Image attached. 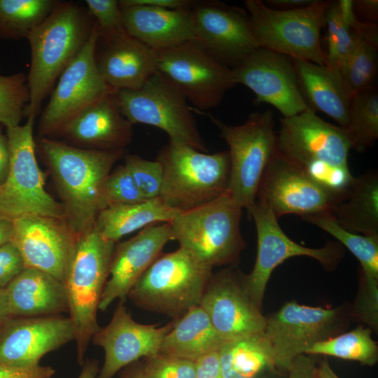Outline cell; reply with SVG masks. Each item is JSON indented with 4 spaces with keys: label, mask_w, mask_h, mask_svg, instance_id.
Wrapping results in <instances>:
<instances>
[{
    "label": "cell",
    "mask_w": 378,
    "mask_h": 378,
    "mask_svg": "<svg viewBox=\"0 0 378 378\" xmlns=\"http://www.w3.org/2000/svg\"><path fill=\"white\" fill-rule=\"evenodd\" d=\"M352 8L355 16L367 20L368 22L375 24L378 20L377 0L352 1Z\"/></svg>",
    "instance_id": "c3c4849f"
},
{
    "label": "cell",
    "mask_w": 378,
    "mask_h": 378,
    "mask_svg": "<svg viewBox=\"0 0 378 378\" xmlns=\"http://www.w3.org/2000/svg\"><path fill=\"white\" fill-rule=\"evenodd\" d=\"M172 240L169 223L143 228L129 240L115 244L107 280L99 304L105 311L115 300H125L146 270Z\"/></svg>",
    "instance_id": "603a6c76"
},
{
    "label": "cell",
    "mask_w": 378,
    "mask_h": 378,
    "mask_svg": "<svg viewBox=\"0 0 378 378\" xmlns=\"http://www.w3.org/2000/svg\"><path fill=\"white\" fill-rule=\"evenodd\" d=\"M327 28L326 64L339 69L354 50L359 39L352 30L340 1H330L325 19Z\"/></svg>",
    "instance_id": "8d00e7d4"
},
{
    "label": "cell",
    "mask_w": 378,
    "mask_h": 378,
    "mask_svg": "<svg viewBox=\"0 0 378 378\" xmlns=\"http://www.w3.org/2000/svg\"><path fill=\"white\" fill-rule=\"evenodd\" d=\"M29 100L27 75L22 72L0 74V126L20 125Z\"/></svg>",
    "instance_id": "f35d334b"
},
{
    "label": "cell",
    "mask_w": 378,
    "mask_h": 378,
    "mask_svg": "<svg viewBox=\"0 0 378 378\" xmlns=\"http://www.w3.org/2000/svg\"><path fill=\"white\" fill-rule=\"evenodd\" d=\"M82 370L78 378H97L99 373V362L96 359L84 360Z\"/></svg>",
    "instance_id": "db71d44e"
},
{
    "label": "cell",
    "mask_w": 378,
    "mask_h": 378,
    "mask_svg": "<svg viewBox=\"0 0 378 378\" xmlns=\"http://www.w3.org/2000/svg\"><path fill=\"white\" fill-rule=\"evenodd\" d=\"M317 365L312 355L301 354L291 363L286 378H316Z\"/></svg>",
    "instance_id": "bcb514c9"
},
{
    "label": "cell",
    "mask_w": 378,
    "mask_h": 378,
    "mask_svg": "<svg viewBox=\"0 0 378 378\" xmlns=\"http://www.w3.org/2000/svg\"><path fill=\"white\" fill-rule=\"evenodd\" d=\"M77 236L64 218L27 216L14 220L11 242L25 267L47 272L64 282Z\"/></svg>",
    "instance_id": "44dd1931"
},
{
    "label": "cell",
    "mask_w": 378,
    "mask_h": 378,
    "mask_svg": "<svg viewBox=\"0 0 378 378\" xmlns=\"http://www.w3.org/2000/svg\"><path fill=\"white\" fill-rule=\"evenodd\" d=\"M223 378H250L265 372L277 373L263 334L225 343L218 350Z\"/></svg>",
    "instance_id": "1f68e13d"
},
{
    "label": "cell",
    "mask_w": 378,
    "mask_h": 378,
    "mask_svg": "<svg viewBox=\"0 0 378 378\" xmlns=\"http://www.w3.org/2000/svg\"><path fill=\"white\" fill-rule=\"evenodd\" d=\"M225 344L204 310L197 305L174 320L164 336L160 354L196 361L218 351Z\"/></svg>",
    "instance_id": "f1b7e54d"
},
{
    "label": "cell",
    "mask_w": 378,
    "mask_h": 378,
    "mask_svg": "<svg viewBox=\"0 0 378 378\" xmlns=\"http://www.w3.org/2000/svg\"><path fill=\"white\" fill-rule=\"evenodd\" d=\"M145 200L124 164L111 172L104 182L102 189L104 209L114 204H134Z\"/></svg>",
    "instance_id": "ab89813d"
},
{
    "label": "cell",
    "mask_w": 378,
    "mask_h": 378,
    "mask_svg": "<svg viewBox=\"0 0 378 378\" xmlns=\"http://www.w3.org/2000/svg\"><path fill=\"white\" fill-rule=\"evenodd\" d=\"M213 267L178 247L161 253L130 290L138 307L174 320L200 304Z\"/></svg>",
    "instance_id": "8992f818"
},
{
    "label": "cell",
    "mask_w": 378,
    "mask_h": 378,
    "mask_svg": "<svg viewBox=\"0 0 378 378\" xmlns=\"http://www.w3.org/2000/svg\"><path fill=\"white\" fill-rule=\"evenodd\" d=\"M39 146L62 199L64 219L78 236L94 226L104 209V182L123 150L78 148L49 138H42Z\"/></svg>",
    "instance_id": "7a4b0ae2"
},
{
    "label": "cell",
    "mask_w": 378,
    "mask_h": 378,
    "mask_svg": "<svg viewBox=\"0 0 378 378\" xmlns=\"http://www.w3.org/2000/svg\"><path fill=\"white\" fill-rule=\"evenodd\" d=\"M242 209L225 193L180 212L169 223L172 240L211 267H236L246 246L240 228Z\"/></svg>",
    "instance_id": "5b68a950"
},
{
    "label": "cell",
    "mask_w": 378,
    "mask_h": 378,
    "mask_svg": "<svg viewBox=\"0 0 378 378\" xmlns=\"http://www.w3.org/2000/svg\"><path fill=\"white\" fill-rule=\"evenodd\" d=\"M120 378H148L140 362H134L124 368Z\"/></svg>",
    "instance_id": "11a10c76"
},
{
    "label": "cell",
    "mask_w": 378,
    "mask_h": 378,
    "mask_svg": "<svg viewBox=\"0 0 378 378\" xmlns=\"http://www.w3.org/2000/svg\"><path fill=\"white\" fill-rule=\"evenodd\" d=\"M195 378H223L218 351L209 354L195 361Z\"/></svg>",
    "instance_id": "7dc6e473"
},
{
    "label": "cell",
    "mask_w": 378,
    "mask_h": 378,
    "mask_svg": "<svg viewBox=\"0 0 378 378\" xmlns=\"http://www.w3.org/2000/svg\"><path fill=\"white\" fill-rule=\"evenodd\" d=\"M71 319L62 315L10 317L0 326V364L30 367L74 340Z\"/></svg>",
    "instance_id": "7402d4cb"
},
{
    "label": "cell",
    "mask_w": 378,
    "mask_h": 378,
    "mask_svg": "<svg viewBox=\"0 0 378 378\" xmlns=\"http://www.w3.org/2000/svg\"><path fill=\"white\" fill-rule=\"evenodd\" d=\"M199 305L225 343L264 333L267 317L246 293L236 267L213 273Z\"/></svg>",
    "instance_id": "e0dca14e"
},
{
    "label": "cell",
    "mask_w": 378,
    "mask_h": 378,
    "mask_svg": "<svg viewBox=\"0 0 378 378\" xmlns=\"http://www.w3.org/2000/svg\"><path fill=\"white\" fill-rule=\"evenodd\" d=\"M35 118L29 116L24 125L6 128L10 162L0 187V213L12 220L27 216L64 218L62 204L45 189L46 175L35 153Z\"/></svg>",
    "instance_id": "30bf717a"
},
{
    "label": "cell",
    "mask_w": 378,
    "mask_h": 378,
    "mask_svg": "<svg viewBox=\"0 0 378 378\" xmlns=\"http://www.w3.org/2000/svg\"><path fill=\"white\" fill-rule=\"evenodd\" d=\"M237 84L248 88L256 104H269L289 118L309 108L290 57L259 48L232 68Z\"/></svg>",
    "instance_id": "ac0fdd59"
},
{
    "label": "cell",
    "mask_w": 378,
    "mask_h": 378,
    "mask_svg": "<svg viewBox=\"0 0 378 378\" xmlns=\"http://www.w3.org/2000/svg\"><path fill=\"white\" fill-rule=\"evenodd\" d=\"M191 15L195 41L231 69L260 48L244 9L218 1H195Z\"/></svg>",
    "instance_id": "d6986e66"
},
{
    "label": "cell",
    "mask_w": 378,
    "mask_h": 378,
    "mask_svg": "<svg viewBox=\"0 0 378 378\" xmlns=\"http://www.w3.org/2000/svg\"><path fill=\"white\" fill-rule=\"evenodd\" d=\"M250 378H269V377L263 374V375H260V376L250 377Z\"/></svg>",
    "instance_id": "680465c9"
},
{
    "label": "cell",
    "mask_w": 378,
    "mask_h": 378,
    "mask_svg": "<svg viewBox=\"0 0 378 378\" xmlns=\"http://www.w3.org/2000/svg\"><path fill=\"white\" fill-rule=\"evenodd\" d=\"M302 95L309 107L321 111L346 129L352 95L337 69L293 59Z\"/></svg>",
    "instance_id": "83f0119b"
},
{
    "label": "cell",
    "mask_w": 378,
    "mask_h": 378,
    "mask_svg": "<svg viewBox=\"0 0 378 378\" xmlns=\"http://www.w3.org/2000/svg\"><path fill=\"white\" fill-rule=\"evenodd\" d=\"M57 0H0V38H27L52 12Z\"/></svg>",
    "instance_id": "836d02e7"
},
{
    "label": "cell",
    "mask_w": 378,
    "mask_h": 378,
    "mask_svg": "<svg viewBox=\"0 0 378 378\" xmlns=\"http://www.w3.org/2000/svg\"><path fill=\"white\" fill-rule=\"evenodd\" d=\"M192 109L205 115L227 144L230 170L227 194L248 211L255 203L261 178L276 149L272 111L253 113L243 124L231 125L209 113Z\"/></svg>",
    "instance_id": "9c48e42d"
},
{
    "label": "cell",
    "mask_w": 378,
    "mask_h": 378,
    "mask_svg": "<svg viewBox=\"0 0 378 378\" xmlns=\"http://www.w3.org/2000/svg\"><path fill=\"white\" fill-rule=\"evenodd\" d=\"M280 120L276 150L331 193L345 192L354 178L348 164L352 146L346 130L324 121L310 108Z\"/></svg>",
    "instance_id": "6da1fadb"
},
{
    "label": "cell",
    "mask_w": 378,
    "mask_h": 378,
    "mask_svg": "<svg viewBox=\"0 0 378 378\" xmlns=\"http://www.w3.org/2000/svg\"><path fill=\"white\" fill-rule=\"evenodd\" d=\"M174 321L164 326L135 321L120 300L109 323L94 335L91 341L103 349L104 360L97 378H113L125 367L140 358L159 354L162 342Z\"/></svg>",
    "instance_id": "ffe728a7"
},
{
    "label": "cell",
    "mask_w": 378,
    "mask_h": 378,
    "mask_svg": "<svg viewBox=\"0 0 378 378\" xmlns=\"http://www.w3.org/2000/svg\"><path fill=\"white\" fill-rule=\"evenodd\" d=\"M24 268L22 257L12 242L0 246V288H6Z\"/></svg>",
    "instance_id": "ee69618b"
},
{
    "label": "cell",
    "mask_w": 378,
    "mask_h": 378,
    "mask_svg": "<svg viewBox=\"0 0 378 378\" xmlns=\"http://www.w3.org/2000/svg\"><path fill=\"white\" fill-rule=\"evenodd\" d=\"M98 38L99 31L94 24L83 50L59 77L39 120L38 132L43 138L62 134L65 127L83 111L115 91L106 83L96 65Z\"/></svg>",
    "instance_id": "5bb4252c"
},
{
    "label": "cell",
    "mask_w": 378,
    "mask_h": 378,
    "mask_svg": "<svg viewBox=\"0 0 378 378\" xmlns=\"http://www.w3.org/2000/svg\"><path fill=\"white\" fill-rule=\"evenodd\" d=\"M94 20L87 8L58 1L50 15L28 36L30 67L27 75L29 100L24 116L36 117L47 94L88 42Z\"/></svg>",
    "instance_id": "3957f363"
},
{
    "label": "cell",
    "mask_w": 378,
    "mask_h": 378,
    "mask_svg": "<svg viewBox=\"0 0 378 378\" xmlns=\"http://www.w3.org/2000/svg\"><path fill=\"white\" fill-rule=\"evenodd\" d=\"M377 48L360 38L354 50L339 69L350 94L354 95L374 85Z\"/></svg>",
    "instance_id": "74e56055"
},
{
    "label": "cell",
    "mask_w": 378,
    "mask_h": 378,
    "mask_svg": "<svg viewBox=\"0 0 378 378\" xmlns=\"http://www.w3.org/2000/svg\"><path fill=\"white\" fill-rule=\"evenodd\" d=\"M5 290L12 317L60 315L69 312L64 283L38 269L25 267Z\"/></svg>",
    "instance_id": "4316f807"
},
{
    "label": "cell",
    "mask_w": 378,
    "mask_h": 378,
    "mask_svg": "<svg viewBox=\"0 0 378 378\" xmlns=\"http://www.w3.org/2000/svg\"><path fill=\"white\" fill-rule=\"evenodd\" d=\"M115 95L122 115L132 125L158 127L169 142L208 153L186 96L158 71L139 88L118 90Z\"/></svg>",
    "instance_id": "8fae6325"
},
{
    "label": "cell",
    "mask_w": 378,
    "mask_h": 378,
    "mask_svg": "<svg viewBox=\"0 0 378 378\" xmlns=\"http://www.w3.org/2000/svg\"><path fill=\"white\" fill-rule=\"evenodd\" d=\"M371 333V328L358 326L350 332L315 343L304 354L330 356L372 365L377 361L378 347Z\"/></svg>",
    "instance_id": "e575fe53"
},
{
    "label": "cell",
    "mask_w": 378,
    "mask_h": 378,
    "mask_svg": "<svg viewBox=\"0 0 378 378\" xmlns=\"http://www.w3.org/2000/svg\"><path fill=\"white\" fill-rule=\"evenodd\" d=\"M132 4L144 5L164 9L178 10L190 8L195 1L191 0H126Z\"/></svg>",
    "instance_id": "681fc988"
},
{
    "label": "cell",
    "mask_w": 378,
    "mask_h": 378,
    "mask_svg": "<svg viewBox=\"0 0 378 378\" xmlns=\"http://www.w3.org/2000/svg\"><path fill=\"white\" fill-rule=\"evenodd\" d=\"M329 214L344 229L363 235H378V176L368 172L354 177L347 191Z\"/></svg>",
    "instance_id": "f546056e"
},
{
    "label": "cell",
    "mask_w": 378,
    "mask_h": 378,
    "mask_svg": "<svg viewBox=\"0 0 378 378\" xmlns=\"http://www.w3.org/2000/svg\"><path fill=\"white\" fill-rule=\"evenodd\" d=\"M10 153L8 139L0 126V187L4 183L9 168Z\"/></svg>",
    "instance_id": "f907efd6"
},
{
    "label": "cell",
    "mask_w": 378,
    "mask_h": 378,
    "mask_svg": "<svg viewBox=\"0 0 378 378\" xmlns=\"http://www.w3.org/2000/svg\"><path fill=\"white\" fill-rule=\"evenodd\" d=\"M118 1L125 30L153 50L195 40L191 8L170 10Z\"/></svg>",
    "instance_id": "d4e9b609"
},
{
    "label": "cell",
    "mask_w": 378,
    "mask_h": 378,
    "mask_svg": "<svg viewBox=\"0 0 378 378\" xmlns=\"http://www.w3.org/2000/svg\"><path fill=\"white\" fill-rule=\"evenodd\" d=\"M179 213L159 197L139 203L109 206L99 213L95 227L104 239L116 243L141 228L170 223Z\"/></svg>",
    "instance_id": "4dcf8cb0"
},
{
    "label": "cell",
    "mask_w": 378,
    "mask_h": 378,
    "mask_svg": "<svg viewBox=\"0 0 378 378\" xmlns=\"http://www.w3.org/2000/svg\"><path fill=\"white\" fill-rule=\"evenodd\" d=\"M302 218L332 235L358 259L361 266L360 283L368 286H378V235L349 232L328 213Z\"/></svg>",
    "instance_id": "d6a6232c"
},
{
    "label": "cell",
    "mask_w": 378,
    "mask_h": 378,
    "mask_svg": "<svg viewBox=\"0 0 378 378\" xmlns=\"http://www.w3.org/2000/svg\"><path fill=\"white\" fill-rule=\"evenodd\" d=\"M316 378H340L332 370L326 358L317 365Z\"/></svg>",
    "instance_id": "6f0895ef"
},
{
    "label": "cell",
    "mask_w": 378,
    "mask_h": 378,
    "mask_svg": "<svg viewBox=\"0 0 378 378\" xmlns=\"http://www.w3.org/2000/svg\"><path fill=\"white\" fill-rule=\"evenodd\" d=\"M314 0H267L263 1L268 7L281 10H291L304 8Z\"/></svg>",
    "instance_id": "816d5d0a"
},
{
    "label": "cell",
    "mask_w": 378,
    "mask_h": 378,
    "mask_svg": "<svg viewBox=\"0 0 378 378\" xmlns=\"http://www.w3.org/2000/svg\"><path fill=\"white\" fill-rule=\"evenodd\" d=\"M0 69H1V66H0Z\"/></svg>",
    "instance_id": "91938a15"
},
{
    "label": "cell",
    "mask_w": 378,
    "mask_h": 378,
    "mask_svg": "<svg viewBox=\"0 0 378 378\" xmlns=\"http://www.w3.org/2000/svg\"><path fill=\"white\" fill-rule=\"evenodd\" d=\"M248 213L255 223L258 247L254 267L249 274H243V284L253 303L260 309L273 270L288 258L308 256L326 269L332 270L342 257L340 245L335 242L318 248L295 242L282 230L272 211L261 204L255 202Z\"/></svg>",
    "instance_id": "9a60e30c"
},
{
    "label": "cell",
    "mask_w": 378,
    "mask_h": 378,
    "mask_svg": "<svg viewBox=\"0 0 378 378\" xmlns=\"http://www.w3.org/2000/svg\"><path fill=\"white\" fill-rule=\"evenodd\" d=\"M124 165L145 200L160 197L163 171L161 164L157 160H149L137 155L128 154L125 158Z\"/></svg>",
    "instance_id": "60d3db41"
},
{
    "label": "cell",
    "mask_w": 378,
    "mask_h": 378,
    "mask_svg": "<svg viewBox=\"0 0 378 378\" xmlns=\"http://www.w3.org/2000/svg\"><path fill=\"white\" fill-rule=\"evenodd\" d=\"M352 148L363 152L378 138V92L375 86L351 97L345 129Z\"/></svg>",
    "instance_id": "d590c367"
},
{
    "label": "cell",
    "mask_w": 378,
    "mask_h": 378,
    "mask_svg": "<svg viewBox=\"0 0 378 378\" xmlns=\"http://www.w3.org/2000/svg\"><path fill=\"white\" fill-rule=\"evenodd\" d=\"M14 233V220L0 213V246L11 242Z\"/></svg>",
    "instance_id": "f5cc1de1"
},
{
    "label": "cell",
    "mask_w": 378,
    "mask_h": 378,
    "mask_svg": "<svg viewBox=\"0 0 378 378\" xmlns=\"http://www.w3.org/2000/svg\"><path fill=\"white\" fill-rule=\"evenodd\" d=\"M163 181L160 197L180 212L227 193L230 163L227 151L209 154L169 142L158 152Z\"/></svg>",
    "instance_id": "52a82bcc"
},
{
    "label": "cell",
    "mask_w": 378,
    "mask_h": 378,
    "mask_svg": "<svg viewBox=\"0 0 378 378\" xmlns=\"http://www.w3.org/2000/svg\"><path fill=\"white\" fill-rule=\"evenodd\" d=\"M340 198L275 149L261 178L255 202L270 209L279 218L290 214L302 217L329 214Z\"/></svg>",
    "instance_id": "2e32d148"
},
{
    "label": "cell",
    "mask_w": 378,
    "mask_h": 378,
    "mask_svg": "<svg viewBox=\"0 0 378 378\" xmlns=\"http://www.w3.org/2000/svg\"><path fill=\"white\" fill-rule=\"evenodd\" d=\"M115 244L104 239L95 225L77 236L63 282L69 318L74 328L77 360L80 365L92 337L101 328L97 312Z\"/></svg>",
    "instance_id": "277c9868"
},
{
    "label": "cell",
    "mask_w": 378,
    "mask_h": 378,
    "mask_svg": "<svg viewBox=\"0 0 378 378\" xmlns=\"http://www.w3.org/2000/svg\"><path fill=\"white\" fill-rule=\"evenodd\" d=\"M10 317L5 288H0V326Z\"/></svg>",
    "instance_id": "9f6ffc18"
},
{
    "label": "cell",
    "mask_w": 378,
    "mask_h": 378,
    "mask_svg": "<svg viewBox=\"0 0 378 378\" xmlns=\"http://www.w3.org/2000/svg\"><path fill=\"white\" fill-rule=\"evenodd\" d=\"M330 1L314 0L302 8L281 10L268 7L260 0L244 1L251 29L260 48L286 55L292 59L326 64L321 43Z\"/></svg>",
    "instance_id": "ba28073f"
},
{
    "label": "cell",
    "mask_w": 378,
    "mask_h": 378,
    "mask_svg": "<svg viewBox=\"0 0 378 378\" xmlns=\"http://www.w3.org/2000/svg\"><path fill=\"white\" fill-rule=\"evenodd\" d=\"M148 378H195V361L158 354L140 362Z\"/></svg>",
    "instance_id": "b9f144b4"
},
{
    "label": "cell",
    "mask_w": 378,
    "mask_h": 378,
    "mask_svg": "<svg viewBox=\"0 0 378 378\" xmlns=\"http://www.w3.org/2000/svg\"><path fill=\"white\" fill-rule=\"evenodd\" d=\"M95 62L106 83L115 91L138 89L157 71L155 50L125 29L99 36Z\"/></svg>",
    "instance_id": "cb8c5ba5"
},
{
    "label": "cell",
    "mask_w": 378,
    "mask_h": 378,
    "mask_svg": "<svg viewBox=\"0 0 378 378\" xmlns=\"http://www.w3.org/2000/svg\"><path fill=\"white\" fill-rule=\"evenodd\" d=\"M349 309L314 307L290 301L267 318L264 336L276 371L286 374L293 360L318 342L337 335L349 318Z\"/></svg>",
    "instance_id": "7c38bea8"
},
{
    "label": "cell",
    "mask_w": 378,
    "mask_h": 378,
    "mask_svg": "<svg viewBox=\"0 0 378 378\" xmlns=\"http://www.w3.org/2000/svg\"><path fill=\"white\" fill-rule=\"evenodd\" d=\"M85 4L97 27L99 37L108 36L124 29L118 1L86 0Z\"/></svg>",
    "instance_id": "7bdbcfd3"
},
{
    "label": "cell",
    "mask_w": 378,
    "mask_h": 378,
    "mask_svg": "<svg viewBox=\"0 0 378 378\" xmlns=\"http://www.w3.org/2000/svg\"><path fill=\"white\" fill-rule=\"evenodd\" d=\"M55 370L40 364L30 367H15L0 364V378H52Z\"/></svg>",
    "instance_id": "f6af8a7d"
},
{
    "label": "cell",
    "mask_w": 378,
    "mask_h": 378,
    "mask_svg": "<svg viewBox=\"0 0 378 378\" xmlns=\"http://www.w3.org/2000/svg\"><path fill=\"white\" fill-rule=\"evenodd\" d=\"M155 53L157 71L173 82L198 111L217 106L226 92L237 85L232 69L195 40Z\"/></svg>",
    "instance_id": "4fadbf2b"
},
{
    "label": "cell",
    "mask_w": 378,
    "mask_h": 378,
    "mask_svg": "<svg viewBox=\"0 0 378 378\" xmlns=\"http://www.w3.org/2000/svg\"><path fill=\"white\" fill-rule=\"evenodd\" d=\"M111 92L97 100L64 129L69 141L91 149L120 150L132 139V125L122 115L115 95Z\"/></svg>",
    "instance_id": "484cf974"
}]
</instances>
